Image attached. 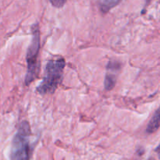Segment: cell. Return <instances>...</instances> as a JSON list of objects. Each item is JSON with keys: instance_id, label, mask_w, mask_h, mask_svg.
<instances>
[{"instance_id": "6da1fadb", "label": "cell", "mask_w": 160, "mask_h": 160, "mask_svg": "<svg viewBox=\"0 0 160 160\" xmlns=\"http://www.w3.org/2000/svg\"><path fill=\"white\" fill-rule=\"evenodd\" d=\"M66 61L61 56L50 59L46 64L45 76L36 91L40 95H51L58 88L62 81Z\"/></svg>"}, {"instance_id": "7a4b0ae2", "label": "cell", "mask_w": 160, "mask_h": 160, "mask_svg": "<svg viewBox=\"0 0 160 160\" xmlns=\"http://www.w3.org/2000/svg\"><path fill=\"white\" fill-rule=\"evenodd\" d=\"M32 38L27 52V74L25 77V84L29 85L36 78L39 73V52L41 47V34L38 23H34L31 27Z\"/></svg>"}, {"instance_id": "3957f363", "label": "cell", "mask_w": 160, "mask_h": 160, "mask_svg": "<svg viewBox=\"0 0 160 160\" xmlns=\"http://www.w3.org/2000/svg\"><path fill=\"white\" fill-rule=\"evenodd\" d=\"M30 124L28 121H23L19 126L18 131L12 140L11 160H30Z\"/></svg>"}, {"instance_id": "277c9868", "label": "cell", "mask_w": 160, "mask_h": 160, "mask_svg": "<svg viewBox=\"0 0 160 160\" xmlns=\"http://www.w3.org/2000/svg\"><path fill=\"white\" fill-rule=\"evenodd\" d=\"M121 64L118 61H109L106 67V73L105 77L104 85L106 91H111L117 84V73L120 70Z\"/></svg>"}, {"instance_id": "5b68a950", "label": "cell", "mask_w": 160, "mask_h": 160, "mask_svg": "<svg viewBox=\"0 0 160 160\" xmlns=\"http://www.w3.org/2000/svg\"><path fill=\"white\" fill-rule=\"evenodd\" d=\"M160 128V106L157 109V110L154 112L152 117L151 120L148 123L146 128V132L148 134H152L156 132Z\"/></svg>"}, {"instance_id": "8992f818", "label": "cell", "mask_w": 160, "mask_h": 160, "mask_svg": "<svg viewBox=\"0 0 160 160\" xmlns=\"http://www.w3.org/2000/svg\"><path fill=\"white\" fill-rule=\"evenodd\" d=\"M122 0H100L99 9L102 12L106 13L115 6H117Z\"/></svg>"}, {"instance_id": "52a82bcc", "label": "cell", "mask_w": 160, "mask_h": 160, "mask_svg": "<svg viewBox=\"0 0 160 160\" xmlns=\"http://www.w3.org/2000/svg\"><path fill=\"white\" fill-rule=\"evenodd\" d=\"M49 2L56 8H61L66 4L67 0H48Z\"/></svg>"}, {"instance_id": "ba28073f", "label": "cell", "mask_w": 160, "mask_h": 160, "mask_svg": "<svg viewBox=\"0 0 160 160\" xmlns=\"http://www.w3.org/2000/svg\"><path fill=\"white\" fill-rule=\"evenodd\" d=\"M156 153L158 154V156H159V158L160 159V145H159V146L156 148Z\"/></svg>"}, {"instance_id": "9c48e42d", "label": "cell", "mask_w": 160, "mask_h": 160, "mask_svg": "<svg viewBox=\"0 0 160 160\" xmlns=\"http://www.w3.org/2000/svg\"><path fill=\"white\" fill-rule=\"evenodd\" d=\"M148 160H155L154 159H153V158H150L149 159H148Z\"/></svg>"}, {"instance_id": "30bf717a", "label": "cell", "mask_w": 160, "mask_h": 160, "mask_svg": "<svg viewBox=\"0 0 160 160\" xmlns=\"http://www.w3.org/2000/svg\"><path fill=\"white\" fill-rule=\"evenodd\" d=\"M150 1V0H147V2H149Z\"/></svg>"}]
</instances>
